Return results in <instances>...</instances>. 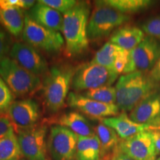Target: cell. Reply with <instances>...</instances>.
<instances>
[{
  "mask_svg": "<svg viewBox=\"0 0 160 160\" xmlns=\"http://www.w3.org/2000/svg\"><path fill=\"white\" fill-rule=\"evenodd\" d=\"M117 148L134 160H156L157 151L151 133L144 131L122 139Z\"/></svg>",
  "mask_w": 160,
  "mask_h": 160,
  "instance_id": "8fae6325",
  "label": "cell"
},
{
  "mask_svg": "<svg viewBox=\"0 0 160 160\" xmlns=\"http://www.w3.org/2000/svg\"><path fill=\"white\" fill-rule=\"evenodd\" d=\"M10 57L17 64L37 77L49 71L47 62L35 48L25 42H17L12 45Z\"/></svg>",
  "mask_w": 160,
  "mask_h": 160,
  "instance_id": "9c48e42d",
  "label": "cell"
},
{
  "mask_svg": "<svg viewBox=\"0 0 160 160\" xmlns=\"http://www.w3.org/2000/svg\"><path fill=\"white\" fill-rule=\"evenodd\" d=\"M13 129V125L9 118L0 116V139L5 137Z\"/></svg>",
  "mask_w": 160,
  "mask_h": 160,
  "instance_id": "836d02e7",
  "label": "cell"
},
{
  "mask_svg": "<svg viewBox=\"0 0 160 160\" xmlns=\"http://www.w3.org/2000/svg\"><path fill=\"white\" fill-rule=\"evenodd\" d=\"M22 39L25 43L36 49L49 53H57L62 48L65 39L59 31L44 27L26 13Z\"/></svg>",
  "mask_w": 160,
  "mask_h": 160,
  "instance_id": "8992f818",
  "label": "cell"
},
{
  "mask_svg": "<svg viewBox=\"0 0 160 160\" xmlns=\"http://www.w3.org/2000/svg\"><path fill=\"white\" fill-rule=\"evenodd\" d=\"M117 77V73L112 70L90 62L74 69L71 86L76 91H88L111 86Z\"/></svg>",
  "mask_w": 160,
  "mask_h": 160,
  "instance_id": "52a82bcc",
  "label": "cell"
},
{
  "mask_svg": "<svg viewBox=\"0 0 160 160\" xmlns=\"http://www.w3.org/2000/svg\"><path fill=\"white\" fill-rule=\"evenodd\" d=\"M142 30L147 36L160 39V15L146 20L142 25Z\"/></svg>",
  "mask_w": 160,
  "mask_h": 160,
  "instance_id": "83f0119b",
  "label": "cell"
},
{
  "mask_svg": "<svg viewBox=\"0 0 160 160\" xmlns=\"http://www.w3.org/2000/svg\"><path fill=\"white\" fill-rule=\"evenodd\" d=\"M145 37V33L139 28L123 27L113 32L110 42L127 51H132Z\"/></svg>",
  "mask_w": 160,
  "mask_h": 160,
  "instance_id": "d6986e66",
  "label": "cell"
},
{
  "mask_svg": "<svg viewBox=\"0 0 160 160\" xmlns=\"http://www.w3.org/2000/svg\"><path fill=\"white\" fill-rule=\"evenodd\" d=\"M131 60V51L122 48L118 53L113 65V71L118 75L124 73Z\"/></svg>",
  "mask_w": 160,
  "mask_h": 160,
  "instance_id": "f546056e",
  "label": "cell"
},
{
  "mask_svg": "<svg viewBox=\"0 0 160 160\" xmlns=\"http://www.w3.org/2000/svg\"><path fill=\"white\" fill-rule=\"evenodd\" d=\"M74 69L70 65H55L48 72L42 85L46 106L55 113L65 105L68 97Z\"/></svg>",
  "mask_w": 160,
  "mask_h": 160,
  "instance_id": "3957f363",
  "label": "cell"
},
{
  "mask_svg": "<svg viewBox=\"0 0 160 160\" xmlns=\"http://www.w3.org/2000/svg\"><path fill=\"white\" fill-rule=\"evenodd\" d=\"M130 17L113 8L96 2V8L90 17L88 25L89 40H97L109 35L119 26L128 22Z\"/></svg>",
  "mask_w": 160,
  "mask_h": 160,
  "instance_id": "5b68a950",
  "label": "cell"
},
{
  "mask_svg": "<svg viewBox=\"0 0 160 160\" xmlns=\"http://www.w3.org/2000/svg\"><path fill=\"white\" fill-rule=\"evenodd\" d=\"M13 93L0 77V113L7 112L13 102Z\"/></svg>",
  "mask_w": 160,
  "mask_h": 160,
  "instance_id": "4316f807",
  "label": "cell"
},
{
  "mask_svg": "<svg viewBox=\"0 0 160 160\" xmlns=\"http://www.w3.org/2000/svg\"><path fill=\"white\" fill-rule=\"evenodd\" d=\"M38 2L63 13L73 8L78 2L76 0H39Z\"/></svg>",
  "mask_w": 160,
  "mask_h": 160,
  "instance_id": "f1b7e54d",
  "label": "cell"
},
{
  "mask_svg": "<svg viewBox=\"0 0 160 160\" xmlns=\"http://www.w3.org/2000/svg\"><path fill=\"white\" fill-rule=\"evenodd\" d=\"M149 75L155 82L158 83L160 82V57L156 63L154 67L150 71Z\"/></svg>",
  "mask_w": 160,
  "mask_h": 160,
  "instance_id": "e575fe53",
  "label": "cell"
},
{
  "mask_svg": "<svg viewBox=\"0 0 160 160\" xmlns=\"http://www.w3.org/2000/svg\"><path fill=\"white\" fill-rule=\"evenodd\" d=\"M130 119L139 124L148 125L160 117V90L141 101L130 113Z\"/></svg>",
  "mask_w": 160,
  "mask_h": 160,
  "instance_id": "9a60e30c",
  "label": "cell"
},
{
  "mask_svg": "<svg viewBox=\"0 0 160 160\" xmlns=\"http://www.w3.org/2000/svg\"><path fill=\"white\" fill-rule=\"evenodd\" d=\"M131 56L135 71L147 73L151 71L160 57V44L155 38L145 36L131 51Z\"/></svg>",
  "mask_w": 160,
  "mask_h": 160,
  "instance_id": "4fadbf2b",
  "label": "cell"
},
{
  "mask_svg": "<svg viewBox=\"0 0 160 160\" xmlns=\"http://www.w3.org/2000/svg\"><path fill=\"white\" fill-rule=\"evenodd\" d=\"M57 122L59 125L70 129L78 137H88L96 135L89 122L78 112L71 111L64 113L58 119Z\"/></svg>",
  "mask_w": 160,
  "mask_h": 160,
  "instance_id": "ac0fdd59",
  "label": "cell"
},
{
  "mask_svg": "<svg viewBox=\"0 0 160 160\" xmlns=\"http://www.w3.org/2000/svg\"><path fill=\"white\" fill-rule=\"evenodd\" d=\"M78 136L61 125L51 128L48 148L53 160H73L76 156Z\"/></svg>",
  "mask_w": 160,
  "mask_h": 160,
  "instance_id": "ba28073f",
  "label": "cell"
},
{
  "mask_svg": "<svg viewBox=\"0 0 160 160\" xmlns=\"http://www.w3.org/2000/svg\"><path fill=\"white\" fill-rule=\"evenodd\" d=\"M104 125L108 126L116 131L119 137L122 139L130 138L140 132L146 131L148 125L139 124L130 119L126 112L119 116L105 118L102 119Z\"/></svg>",
  "mask_w": 160,
  "mask_h": 160,
  "instance_id": "2e32d148",
  "label": "cell"
},
{
  "mask_svg": "<svg viewBox=\"0 0 160 160\" xmlns=\"http://www.w3.org/2000/svg\"><path fill=\"white\" fill-rule=\"evenodd\" d=\"M115 88L117 105L122 112L131 111L140 102L159 89V83L142 71L121 76Z\"/></svg>",
  "mask_w": 160,
  "mask_h": 160,
  "instance_id": "7a4b0ae2",
  "label": "cell"
},
{
  "mask_svg": "<svg viewBox=\"0 0 160 160\" xmlns=\"http://www.w3.org/2000/svg\"><path fill=\"white\" fill-rule=\"evenodd\" d=\"M68 104L72 108L77 109L85 114L94 118L115 117L119 112L117 105H108L91 99L82 94L71 92L67 98Z\"/></svg>",
  "mask_w": 160,
  "mask_h": 160,
  "instance_id": "5bb4252c",
  "label": "cell"
},
{
  "mask_svg": "<svg viewBox=\"0 0 160 160\" xmlns=\"http://www.w3.org/2000/svg\"><path fill=\"white\" fill-rule=\"evenodd\" d=\"M46 126H34L31 128L18 131L22 154L28 160H46Z\"/></svg>",
  "mask_w": 160,
  "mask_h": 160,
  "instance_id": "30bf717a",
  "label": "cell"
},
{
  "mask_svg": "<svg viewBox=\"0 0 160 160\" xmlns=\"http://www.w3.org/2000/svg\"><path fill=\"white\" fill-rule=\"evenodd\" d=\"M111 160H134L132 158L128 157V155H126L125 153H124L123 152L120 151L119 149L117 148V151L113 154V157H112Z\"/></svg>",
  "mask_w": 160,
  "mask_h": 160,
  "instance_id": "d590c367",
  "label": "cell"
},
{
  "mask_svg": "<svg viewBox=\"0 0 160 160\" xmlns=\"http://www.w3.org/2000/svg\"><path fill=\"white\" fill-rule=\"evenodd\" d=\"M146 131L151 133L156 148L157 156L160 155V117L148 125Z\"/></svg>",
  "mask_w": 160,
  "mask_h": 160,
  "instance_id": "4dcf8cb0",
  "label": "cell"
},
{
  "mask_svg": "<svg viewBox=\"0 0 160 160\" xmlns=\"http://www.w3.org/2000/svg\"><path fill=\"white\" fill-rule=\"evenodd\" d=\"M156 160H160V157H158V158H157V159H156Z\"/></svg>",
  "mask_w": 160,
  "mask_h": 160,
  "instance_id": "8d00e7d4",
  "label": "cell"
},
{
  "mask_svg": "<svg viewBox=\"0 0 160 160\" xmlns=\"http://www.w3.org/2000/svg\"><path fill=\"white\" fill-rule=\"evenodd\" d=\"M99 2L128 15L148 9L153 4L151 0H103Z\"/></svg>",
  "mask_w": 160,
  "mask_h": 160,
  "instance_id": "7402d4cb",
  "label": "cell"
},
{
  "mask_svg": "<svg viewBox=\"0 0 160 160\" xmlns=\"http://www.w3.org/2000/svg\"><path fill=\"white\" fill-rule=\"evenodd\" d=\"M0 77L17 97L32 94L42 85L39 77L26 71L11 57L0 59Z\"/></svg>",
  "mask_w": 160,
  "mask_h": 160,
  "instance_id": "277c9868",
  "label": "cell"
},
{
  "mask_svg": "<svg viewBox=\"0 0 160 160\" xmlns=\"http://www.w3.org/2000/svg\"><path fill=\"white\" fill-rule=\"evenodd\" d=\"M28 13L34 21L44 27L56 31H62L63 17L61 13L49 6L37 2Z\"/></svg>",
  "mask_w": 160,
  "mask_h": 160,
  "instance_id": "e0dca14e",
  "label": "cell"
},
{
  "mask_svg": "<svg viewBox=\"0 0 160 160\" xmlns=\"http://www.w3.org/2000/svg\"><path fill=\"white\" fill-rule=\"evenodd\" d=\"M90 6L86 2H78L73 8L63 13L62 31L65 42V53L68 57H75L88 49V25Z\"/></svg>",
  "mask_w": 160,
  "mask_h": 160,
  "instance_id": "6da1fadb",
  "label": "cell"
},
{
  "mask_svg": "<svg viewBox=\"0 0 160 160\" xmlns=\"http://www.w3.org/2000/svg\"><path fill=\"white\" fill-rule=\"evenodd\" d=\"M95 133L99 139L103 155L118 146L119 136L111 128L102 122L96 127Z\"/></svg>",
  "mask_w": 160,
  "mask_h": 160,
  "instance_id": "d4e9b609",
  "label": "cell"
},
{
  "mask_svg": "<svg viewBox=\"0 0 160 160\" xmlns=\"http://www.w3.org/2000/svg\"><path fill=\"white\" fill-rule=\"evenodd\" d=\"M25 17V13L21 8L0 7V24L15 37L22 33Z\"/></svg>",
  "mask_w": 160,
  "mask_h": 160,
  "instance_id": "ffe728a7",
  "label": "cell"
},
{
  "mask_svg": "<svg viewBox=\"0 0 160 160\" xmlns=\"http://www.w3.org/2000/svg\"><path fill=\"white\" fill-rule=\"evenodd\" d=\"M83 96L108 105H116L117 104V93L116 88L112 86H103L97 88L91 89L85 91Z\"/></svg>",
  "mask_w": 160,
  "mask_h": 160,
  "instance_id": "484cf974",
  "label": "cell"
},
{
  "mask_svg": "<svg viewBox=\"0 0 160 160\" xmlns=\"http://www.w3.org/2000/svg\"><path fill=\"white\" fill-rule=\"evenodd\" d=\"M35 2L33 0H0V7L29 9L35 5Z\"/></svg>",
  "mask_w": 160,
  "mask_h": 160,
  "instance_id": "d6a6232c",
  "label": "cell"
},
{
  "mask_svg": "<svg viewBox=\"0 0 160 160\" xmlns=\"http://www.w3.org/2000/svg\"><path fill=\"white\" fill-rule=\"evenodd\" d=\"M11 47V39L8 33L0 26V59L7 57Z\"/></svg>",
  "mask_w": 160,
  "mask_h": 160,
  "instance_id": "1f68e13d",
  "label": "cell"
},
{
  "mask_svg": "<svg viewBox=\"0 0 160 160\" xmlns=\"http://www.w3.org/2000/svg\"><path fill=\"white\" fill-rule=\"evenodd\" d=\"M13 128L19 131L36 126L40 117V110L37 102L31 99L14 101L7 111Z\"/></svg>",
  "mask_w": 160,
  "mask_h": 160,
  "instance_id": "7c38bea8",
  "label": "cell"
},
{
  "mask_svg": "<svg viewBox=\"0 0 160 160\" xmlns=\"http://www.w3.org/2000/svg\"><path fill=\"white\" fill-rule=\"evenodd\" d=\"M22 152L14 129L0 139V160H19Z\"/></svg>",
  "mask_w": 160,
  "mask_h": 160,
  "instance_id": "603a6c76",
  "label": "cell"
},
{
  "mask_svg": "<svg viewBox=\"0 0 160 160\" xmlns=\"http://www.w3.org/2000/svg\"><path fill=\"white\" fill-rule=\"evenodd\" d=\"M102 156L101 144L97 135L78 137L75 156L77 160H100Z\"/></svg>",
  "mask_w": 160,
  "mask_h": 160,
  "instance_id": "44dd1931",
  "label": "cell"
},
{
  "mask_svg": "<svg viewBox=\"0 0 160 160\" xmlns=\"http://www.w3.org/2000/svg\"><path fill=\"white\" fill-rule=\"evenodd\" d=\"M121 49L122 48L108 42L96 53L91 62L113 71L115 59Z\"/></svg>",
  "mask_w": 160,
  "mask_h": 160,
  "instance_id": "cb8c5ba5",
  "label": "cell"
}]
</instances>
